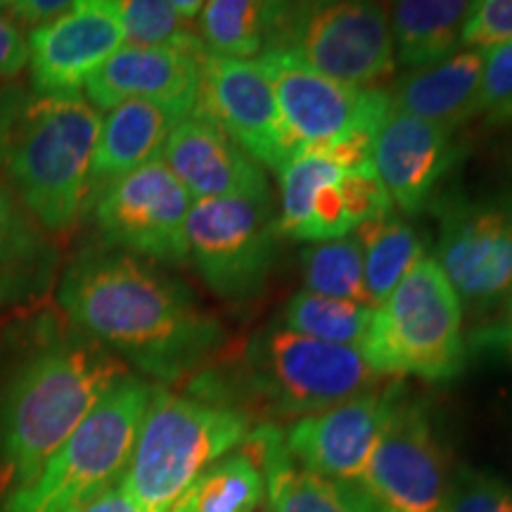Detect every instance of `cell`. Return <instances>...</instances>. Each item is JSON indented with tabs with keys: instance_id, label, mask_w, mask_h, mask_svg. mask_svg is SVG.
Segmentation results:
<instances>
[{
	"instance_id": "1",
	"label": "cell",
	"mask_w": 512,
	"mask_h": 512,
	"mask_svg": "<svg viewBox=\"0 0 512 512\" xmlns=\"http://www.w3.org/2000/svg\"><path fill=\"white\" fill-rule=\"evenodd\" d=\"M57 302L91 342L162 382L207 366L221 323L181 280L126 252H83L64 268Z\"/></svg>"
},
{
	"instance_id": "2",
	"label": "cell",
	"mask_w": 512,
	"mask_h": 512,
	"mask_svg": "<svg viewBox=\"0 0 512 512\" xmlns=\"http://www.w3.org/2000/svg\"><path fill=\"white\" fill-rule=\"evenodd\" d=\"M126 366L91 339L38 351L0 399V498L34 482Z\"/></svg>"
},
{
	"instance_id": "3",
	"label": "cell",
	"mask_w": 512,
	"mask_h": 512,
	"mask_svg": "<svg viewBox=\"0 0 512 512\" xmlns=\"http://www.w3.org/2000/svg\"><path fill=\"white\" fill-rule=\"evenodd\" d=\"M100 124L83 95L34 98L0 155L5 183L43 233H67L88 209Z\"/></svg>"
},
{
	"instance_id": "4",
	"label": "cell",
	"mask_w": 512,
	"mask_h": 512,
	"mask_svg": "<svg viewBox=\"0 0 512 512\" xmlns=\"http://www.w3.org/2000/svg\"><path fill=\"white\" fill-rule=\"evenodd\" d=\"M252 427L233 403L155 387L119 486L145 512H171L207 467L245 444Z\"/></svg>"
},
{
	"instance_id": "5",
	"label": "cell",
	"mask_w": 512,
	"mask_h": 512,
	"mask_svg": "<svg viewBox=\"0 0 512 512\" xmlns=\"http://www.w3.org/2000/svg\"><path fill=\"white\" fill-rule=\"evenodd\" d=\"M152 392L143 377H119L34 482L0 498V512H81L121 484Z\"/></svg>"
},
{
	"instance_id": "6",
	"label": "cell",
	"mask_w": 512,
	"mask_h": 512,
	"mask_svg": "<svg viewBox=\"0 0 512 512\" xmlns=\"http://www.w3.org/2000/svg\"><path fill=\"white\" fill-rule=\"evenodd\" d=\"M240 356L247 403L273 420L330 411L387 384L358 349L297 335L283 325L256 330Z\"/></svg>"
},
{
	"instance_id": "7",
	"label": "cell",
	"mask_w": 512,
	"mask_h": 512,
	"mask_svg": "<svg viewBox=\"0 0 512 512\" xmlns=\"http://www.w3.org/2000/svg\"><path fill=\"white\" fill-rule=\"evenodd\" d=\"M363 358L384 377L451 380L463 370V304L437 259L422 256L370 318Z\"/></svg>"
},
{
	"instance_id": "8",
	"label": "cell",
	"mask_w": 512,
	"mask_h": 512,
	"mask_svg": "<svg viewBox=\"0 0 512 512\" xmlns=\"http://www.w3.org/2000/svg\"><path fill=\"white\" fill-rule=\"evenodd\" d=\"M273 50L363 91L387 81L396 67L389 10L363 0L287 3Z\"/></svg>"
},
{
	"instance_id": "9",
	"label": "cell",
	"mask_w": 512,
	"mask_h": 512,
	"mask_svg": "<svg viewBox=\"0 0 512 512\" xmlns=\"http://www.w3.org/2000/svg\"><path fill=\"white\" fill-rule=\"evenodd\" d=\"M188 259L216 297L247 302L264 290L278 254L271 200H200L188 216Z\"/></svg>"
},
{
	"instance_id": "10",
	"label": "cell",
	"mask_w": 512,
	"mask_h": 512,
	"mask_svg": "<svg viewBox=\"0 0 512 512\" xmlns=\"http://www.w3.org/2000/svg\"><path fill=\"white\" fill-rule=\"evenodd\" d=\"M195 200L162 159L140 166L93 197L95 226L107 245L138 259L181 266L188 261V216Z\"/></svg>"
},
{
	"instance_id": "11",
	"label": "cell",
	"mask_w": 512,
	"mask_h": 512,
	"mask_svg": "<svg viewBox=\"0 0 512 512\" xmlns=\"http://www.w3.org/2000/svg\"><path fill=\"white\" fill-rule=\"evenodd\" d=\"M437 264L458 299L477 311L512 294V192L451 200L439 211Z\"/></svg>"
},
{
	"instance_id": "12",
	"label": "cell",
	"mask_w": 512,
	"mask_h": 512,
	"mask_svg": "<svg viewBox=\"0 0 512 512\" xmlns=\"http://www.w3.org/2000/svg\"><path fill=\"white\" fill-rule=\"evenodd\" d=\"M361 484L389 512H439L446 498L444 448L422 406L403 401L399 384Z\"/></svg>"
},
{
	"instance_id": "13",
	"label": "cell",
	"mask_w": 512,
	"mask_h": 512,
	"mask_svg": "<svg viewBox=\"0 0 512 512\" xmlns=\"http://www.w3.org/2000/svg\"><path fill=\"white\" fill-rule=\"evenodd\" d=\"M192 114L219 126L256 164L275 174L299 155L280 117L271 81L256 60L204 57Z\"/></svg>"
},
{
	"instance_id": "14",
	"label": "cell",
	"mask_w": 512,
	"mask_h": 512,
	"mask_svg": "<svg viewBox=\"0 0 512 512\" xmlns=\"http://www.w3.org/2000/svg\"><path fill=\"white\" fill-rule=\"evenodd\" d=\"M27 46L31 95L76 98L124 46L117 0H79L53 22L31 29Z\"/></svg>"
},
{
	"instance_id": "15",
	"label": "cell",
	"mask_w": 512,
	"mask_h": 512,
	"mask_svg": "<svg viewBox=\"0 0 512 512\" xmlns=\"http://www.w3.org/2000/svg\"><path fill=\"white\" fill-rule=\"evenodd\" d=\"M271 81L280 117L302 152L316 150L347 133L382 98V88H354L318 74L287 50L256 57Z\"/></svg>"
},
{
	"instance_id": "16",
	"label": "cell",
	"mask_w": 512,
	"mask_h": 512,
	"mask_svg": "<svg viewBox=\"0 0 512 512\" xmlns=\"http://www.w3.org/2000/svg\"><path fill=\"white\" fill-rule=\"evenodd\" d=\"M396 384H384L330 411L294 420L285 446L304 470L344 482H361L380 437Z\"/></svg>"
},
{
	"instance_id": "17",
	"label": "cell",
	"mask_w": 512,
	"mask_h": 512,
	"mask_svg": "<svg viewBox=\"0 0 512 512\" xmlns=\"http://www.w3.org/2000/svg\"><path fill=\"white\" fill-rule=\"evenodd\" d=\"M162 162L195 202L271 200L264 166L200 114H190L171 131Z\"/></svg>"
},
{
	"instance_id": "18",
	"label": "cell",
	"mask_w": 512,
	"mask_h": 512,
	"mask_svg": "<svg viewBox=\"0 0 512 512\" xmlns=\"http://www.w3.org/2000/svg\"><path fill=\"white\" fill-rule=\"evenodd\" d=\"M453 133L430 121L392 110L375 143V171L403 214L434 202L439 183L458 162Z\"/></svg>"
},
{
	"instance_id": "19",
	"label": "cell",
	"mask_w": 512,
	"mask_h": 512,
	"mask_svg": "<svg viewBox=\"0 0 512 512\" xmlns=\"http://www.w3.org/2000/svg\"><path fill=\"white\" fill-rule=\"evenodd\" d=\"M207 55L174 48L121 46L86 81V100L98 112H110L128 100L171 105L185 114L195 112L202 62Z\"/></svg>"
},
{
	"instance_id": "20",
	"label": "cell",
	"mask_w": 512,
	"mask_h": 512,
	"mask_svg": "<svg viewBox=\"0 0 512 512\" xmlns=\"http://www.w3.org/2000/svg\"><path fill=\"white\" fill-rule=\"evenodd\" d=\"M242 453L264 475L273 512H389L361 482L330 479L294 463L285 430L275 422L252 427Z\"/></svg>"
},
{
	"instance_id": "21",
	"label": "cell",
	"mask_w": 512,
	"mask_h": 512,
	"mask_svg": "<svg viewBox=\"0 0 512 512\" xmlns=\"http://www.w3.org/2000/svg\"><path fill=\"white\" fill-rule=\"evenodd\" d=\"M185 117L190 114L150 100H128L107 112L95 145L88 204L107 185L162 159L166 140Z\"/></svg>"
},
{
	"instance_id": "22",
	"label": "cell",
	"mask_w": 512,
	"mask_h": 512,
	"mask_svg": "<svg viewBox=\"0 0 512 512\" xmlns=\"http://www.w3.org/2000/svg\"><path fill=\"white\" fill-rule=\"evenodd\" d=\"M482 69L484 50H458L430 67L411 69L389 93L392 110L456 133L475 119Z\"/></svg>"
},
{
	"instance_id": "23",
	"label": "cell",
	"mask_w": 512,
	"mask_h": 512,
	"mask_svg": "<svg viewBox=\"0 0 512 512\" xmlns=\"http://www.w3.org/2000/svg\"><path fill=\"white\" fill-rule=\"evenodd\" d=\"M55 264V247L0 178V306L46 287Z\"/></svg>"
},
{
	"instance_id": "24",
	"label": "cell",
	"mask_w": 512,
	"mask_h": 512,
	"mask_svg": "<svg viewBox=\"0 0 512 512\" xmlns=\"http://www.w3.org/2000/svg\"><path fill=\"white\" fill-rule=\"evenodd\" d=\"M472 5L465 0H401L392 5L394 57L403 67L422 69L456 53Z\"/></svg>"
},
{
	"instance_id": "25",
	"label": "cell",
	"mask_w": 512,
	"mask_h": 512,
	"mask_svg": "<svg viewBox=\"0 0 512 512\" xmlns=\"http://www.w3.org/2000/svg\"><path fill=\"white\" fill-rule=\"evenodd\" d=\"M287 3L211 0L202 5L197 36L209 55L254 60L275 48Z\"/></svg>"
},
{
	"instance_id": "26",
	"label": "cell",
	"mask_w": 512,
	"mask_h": 512,
	"mask_svg": "<svg viewBox=\"0 0 512 512\" xmlns=\"http://www.w3.org/2000/svg\"><path fill=\"white\" fill-rule=\"evenodd\" d=\"M354 238L361 242L368 297L373 309H377L425 256L420 235L411 223L392 211L382 219L363 223L356 228Z\"/></svg>"
},
{
	"instance_id": "27",
	"label": "cell",
	"mask_w": 512,
	"mask_h": 512,
	"mask_svg": "<svg viewBox=\"0 0 512 512\" xmlns=\"http://www.w3.org/2000/svg\"><path fill=\"white\" fill-rule=\"evenodd\" d=\"M264 496V475L247 453L238 451L207 467L171 512H254Z\"/></svg>"
},
{
	"instance_id": "28",
	"label": "cell",
	"mask_w": 512,
	"mask_h": 512,
	"mask_svg": "<svg viewBox=\"0 0 512 512\" xmlns=\"http://www.w3.org/2000/svg\"><path fill=\"white\" fill-rule=\"evenodd\" d=\"M373 311V306L302 290L285 304L280 323L297 335L339 344V347L361 349Z\"/></svg>"
},
{
	"instance_id": "29",
	"label": "cell",
	"mask_w": 512,
	"mask_h": 512,
	"mask_svg": "<svg viewBox=\"0 0 512 512\" xmlns=\"http://www.w3.org/2000/svg\"><path fill=\"white\" fill-rule=\"evenodd\" d=\"M117 10L126 46L209 55L197 36V19L185 17L176 0H117Z\"/></svg>"
},
{
	"instance_id": "30",
	"label": "cell",
	"mask_w": 512,
	"mask_h": 512,
	"mask_svg": "<svg viewBox=\"0 0 512 512\" xmlns=\"http://www.w3.org/2000/svg\"><path fill=\"white\" fill-rule=\"evenodd\" d=\"M302 266L306 292L373 306L363 271V249L354 235L316 242L302 254Z\"/></svg>"
},
{
	"instance_id": "31",
	"label": "cell",
	"mask_w": 512,
	"mask_h": 512,
	"mask_svg": "<svg viewBox=\"0 0 512 512\" xmlns=\"http://www.w3.org/2000/svg\"><path fill=\"white\" fill-rule=\"evenodd\" d=\"M344 171L313 155H297L280 171V214L278 230L287 238L304 240L311 219L313 197L320 185L337 181Z\"/></svg>"
},
{
	"instance_id": "32",
	"label": "cell",
	"mask_w": 512,
	"mask_h": 512,
	"mask_svg": "<svg viewBox=\"0 0 512 512\" xmlns=\"http://www.w3.org/2000/svg\"><path fill=\"white\" fill-rule=\"evenodd\" d=\"M439 512H512V489L486 472L460 470Z\"/></svg>"
},
{
	"instance_id": "33",
	"label": "cell",
	"mask_w": 512,
	"mask_h": 512,
	"mask_svg": "<svg viewBox=\"0 0 512 512\" xmlns=\"http://www.w3.org/2000/svg\"><path fill=\"white\" fill-rule=\"evenodd\" d=\"M339 190H342L347 219L354 230L361 228L363 223L382 219V216L394 211L392 197H389L377 171L342 174V178H339Z\"/></svg>"
},
{
	"instance_id": "34",
	"label": "cell",
	"mask_w": 512,
	"mask_h": 512,
	"mask_svg": "<svg viewBox=\"0 0 512 512\" xmlns=\"http://www.w3.org/2000/svg\"><path fill=\"white\" fill-rule=\"evenodd\" d=\"M460 43L467 50H489L512 43V0H482L472 5Z\"/></svg>"
},
{
	"instance_id": "35",
	"label": "cell",
	"mask_w": 512,
	"mask_h": 512,
	"mask_svg": "<svg viewBox=\"0 0 512 512\" xmlns=\"http://www.w3.org/2000/svg\"><path fill=\"white\" fill-rule=\"evenodd\" d=\"M512 100V43L484 50L482 81L475 100V117L496 112Z\"/></svg>"
},
{
	"instance_id": "36",
	"label": "cell",
	"mask_w": 512,
	"mask_h": 512,
	"mask_svg": "<svg viewBox=\"0 0 512 512\" xmlns=\"http://www.w3.org/2000/svg\"><path fill=\"white\" fill-rule=\"evenodd\" d=\"M27 67V34H24V29L19 24L12 22L8 12H0V81H15Z\"/></svg>"
},
{
	"instance_id": "37",
	"label": "cell",
	"mask_w": 512,
	"mask_h": 512,
	"mask_svg": "<svg viewBox=\"0 0 512 512\" xmlns=\"http://www.w3.org/2000/svg\"><path fill=\"white\" fill-rule=\"evenodd\" d=\"M31 102H34V95L27 88L15 81H0V155L15 136L19 121L27 114Z\"/></svg>"
},
{
	"instance_id": "38",
	"label": "cell",
	"mask_w": 512,
	"mask_h": 512,
	"mask_svg": "<svg viewBox=\"0 0 512 512\" xmlns=\"http://www.w3.org/2000/svg\"><path fill=\"white\" fill-rule=\"evenodd\" d=\"M72 5L74 3H64V0H12L5 12L22 29H36L64 15Z\"/></svg>"
},
{
	"instance_id": "39",
	"label": "cell",
	"mask_w": 512,
	"mask_h": 512,
	"mask_svg": "<svg viewBox=\"0 0 512 512\" xmlns=\"http://www.w3.org/2000/svg\"><path fill=\"white\" fill-rule=\"evenodd\" d=\"M81 512H145L140 505L126 494L117 484L114 489L105 491L100 498H95L91 505H86Z\"/></svg>"
},
{
	"instance_id": "40",
	"label": "cell",
	"mask_w": 512,
	"mask_h": 512,
	"mask_svg": "<svg viewBox=\"0 0 512 512\" xmlns=\"http://www.w3.org/2000/svg\"><path fill=\"white\" fill-rule=\"evenodd\" d=\"M484 337H489V342L496 344V347H498V344H503L505 351H508L510 361H512V332L503 330V328H496L491 332H484Z\"/></svg>"
},
{
	"instance_id": "41",
	"label": "cell",
	"mask_w": 512,
	"mask_h": 512,
	"mask_svg": "<svg viewBox=\"0 0 512 512\" xmlns=\"http://www.w3.org/2000/svg\"><path fill=\"white\" fill-rule=\"evenodd\" d=\"M491 126H503V124H512V100L505 102L503 107H498L496 112H491L489 117H486Z\"/></svg>"
},
{
	"instance_id": "42",
	"label": "cell",
	"mask_w": 512,
	"mask_h": 512,
	"mask_svg": "<svg viewBox=\"0 0 512 512\" xmlns=\"http://www.w3.org/2000/svg\"><path fill=\"white\" fill-rule=\"evenodd\" d=\"M503 330L512 332V294H510V299H508V325H503Z\"/></svg>"
},
{
	"instance_id": "43",
	"label": "cell",
	"mask_w": 512,
	"mask_h": 512,
	"mask_svg": "<svg viewBox=\"0 0 512 512\" xmlns=\"http://www.w3.org/2000/svg\"><path fill=\"white\" fill-rule=\"evenodd\" d=\"M5 8H8V3H0V12H5Z\"/></svg>"
}]
</instances>
